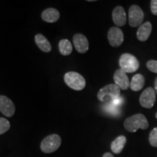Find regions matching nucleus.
<instances>
[{
    "instance_id": "obj_1",
    "label": "nucleus",
    "mask_w": 157,
    "mask_h": 157,
    "mask_svg": "<svg viewBox=\"0 0 157 157\" xmlns=\"http://www.w3.org/2000/svg\"><path fill=\"white\" fill-rule=\"evenodd\" d=\"M124 128L128 132H135L138 129H146L149 124L148 121L144 115L137 113L127 118L124 123Z\"/></svg>"
},
{
    "instance_id": "obj_2",
    "label": "nucleus",
    "mask_w": 157,
    "mask_h": 157,
    "mask_svg": "<svg viewBox=\"0 0 157 157\" xmlns=\"http://www.w3.org/2000/svg\"><path fill=\"white\" fill-rule=\"evenodd\" d=\"M121 89L117 84H110L101 88L98 93V99L101 102L109 100L110 102L114 101L120 97Z\"/></svg>"
},
{
    "instance_id": "obj_3",
    "label": "nucleus",
    "mask_w": 157,
    "mask_h": 157,
    "mask_svg": "<svg viewBox=\"0 0 157 157\" xmlns=\"http://www.w3.org/2000/svg\"><path fill=\"white\" fill-rule=\"evenodd\" d=\"M64 82L71 89L76 91L82 90L86 86L85 78L77 72L70 71L64 75Z\"/></svg>"
},
{
    "instance_id": "obj_4",
    "label": "nucleus",
    "mask_w": 157,
    "mask_h": 157,
    "mask_svg": "<svg viewBox=\"0 0 157 157\" xmlns=\"http://www.w3.org/2000/svg\"><path fill=\"white\" fill-rule=\"evenodd\" d=\"M119 66L125 73H133L137 71L140 67L138 60L132 55L124 53L121 55L119 58Z\"/></svg>"
},
{
    "instance_id": "obj_5",
    "label": "nucleus",
    "mask_w": 157,
    "mask_h": 157,
    "mask_svg": "<svg viewBox=\"0 0 157 157\" xmlns=\"http://www.w3.org/2000/svg\"><path fill=\"white\" fill-rule=\"evenodd\" d=\"M61 144V138L58 135L53 134L46 137L41 143V150L45 154H50L58 150Z\"/></svg>"
},
{
    "instance_id": "obj_6",
    "label": "nucleus",
    "mask_w": 157,
    "mask_h": 157,
    "mask_svg": "<svg viewBox=\"0 0 157 157\" xmlns=\"http://www.w3.org/2000/svg\"><path fill=\"white\" fill-rule=\"evenodd\" d=\"M129 24L131 27L141 25L144 18V13L142 9L137 5H132L129 10Z\"/></svg>"
},
{
    "instance_id": "obj_7",
    "label": "nucleus",
    "mask_w": 157,
    "mask_h": 157,
    "mask_svg": "<svg viewBox=\"0 0 157 157\" xmlns=\"http://www.w3.org/2000/svg\"><path fill=\"white\" fill-rule=\"evenodd\" d=\"M156 102V93L152 87H148L140 97V103L143 108L151 109Z\"/></svg>"
},
{
    "instance_id": "obj_8",
    "label": "nucleus",
    "mask_w": 157,
    "mask_h": 157,
    "mask_svg": "<svg viewBox=\"0 0 157 157\" xmlns=\"http://www.w3.org/2000/svg\"><path fill=\"white\" fill-rule=\"evenodd\" d=\"M108 39L109 44L113 48H117L124 42V34L122 31L118 27H112L108 32Z\"/></svg>"
},
{
    "instance_id": "obj_9",
    "label": "nucleus",
    "mask_w": 157,
    "mask_h": 157,
    "mask_svg": "<svg viewBox=\"0 0 157 157\" xmlns=\"http://www.w3.org/2000/svg\"><path fill=\"white\" fill-rule=\"evenodd\" d=\"M0 111L7 117H13L15 112L14 103L7 96L0 95Z\"/></svg>"
},
{
    "instance_id": "obj_10",
    "label": "nucleus",
    "mask_w": 157,
    "mask_h": 157,
    "mask_svg": "<svg viewBox=\"0 0 157 157\" xmlns=\"http://www.w3.org/2000/svg\"><path fill=\"white\" fill-rule=\"evenodd\" d=\"M74 45L79 53H85L89 50V42L84 35L76 34L73 37Z\"/></svg>"
},
{
    "instance_id": "obj_11",
    "label": "nucleus",
    "mask_w": 157,
    "mask_h": 157,
    "mask_svg": "<svg viewBox=\"0 0 157 157\" xmlns=\"http://www.w3.org/2000/svg\"><path fill=\"white\" fill-rule=\"evenodd\" d=\"M113 80H114L115 84H117L118 87L123 90L128 89L130 84L127 73H125L120 68L115 71L114 75H113Z\"/></svg>"
},
{
    "instance_id": "obj_12",
    "label": "nucleus",
    "mask_w": 157,
    "mask_h": 157,
    "mask_svg": "<svg viewBox=\"0 0 157 157\" xmlns=\"http://www.w3.org/2000/svg\"><path fill=\"white\" fill-rule=\"evenodd\" d=\"M113 23L117 26H124L127 22V15L124 9L121 6H117L113 9L112 13Z\"/></svg>"
},
{
    "instance_id": "obj_13",
    "label": "nucleus",
    "mask_w": 157,
    "mask_h": 157,
    "mask_svg": "<svg viewBox=\"0 0 157 157\" xmlns=\"http://www.w3.org/2000/svg\"><path fill=\"white\" fill-rule=\"evenodd\" d=\"M152 31V25L150 22H146L139 27L137 31V38L141 42H145L149 38Z\"/></svg>"
},
{
    "instance_id": "obj_14",
    "label": "nucleus",
    "mask_w": 157,
    "mask_h": 157,
    "mask_svg": "<svg viewBox=\"0 0 157 157\" xmlns=\"http://www.w3.org/2000/svg\"><path fill=\"white\" fill-rule=\"evenodd\" d=\"M42 18L45 22L55 23L60 18V13L55 8H48L42 12Z\"/></svg>"
},
{
    "instance_id": "obj_15",
    "label": "nucleus",
    "mask_w": 157,
    "mask_h": 157,
    "mask_svg": "<svg viewBox=\"0 0 157 157\" xmlns=\"http://www.w3.org/2000/svg\"><path fill=\"white\" fill-rule=\"evenodd\" d=\"M34 40L38 48L43 52H49L52 50V46L50 42L44 35L41 34H36L34 37Z\"/></svg>"
},
{
    "instance_id": "obj_16",
    "label": "nucleus",
    "mask_w": 157,
    "mask_h": 157,
    "mask_svg": "<svg viewBox=\"0 0 157 157\" xmlns=\"http://www.w3.org/2000/svg\"><path fill=\"white\" fill-rule=\"evenodd\" d=\"M127 143L126 137L124 135H120V136L117 137L113 141L111 145V151L114 153V154H119L122 151L124 147Z\"/></svg>"
},
{
    "instance_id": "obj_17",
    "label": "nucleus",
    "mask_w": 157,
    "mask_h": 157,
    "mask_svg": "<svg viewBox=\"0 0 157 157\" xmlns=\"http://www.w3.org/2000/svg\"><path fill=\"white\" fill-rule=\"evenodd\" d=\"M144 76L142 74H135V76H133L132 80H131L130 84H129V87H130L131 90H133V91L137 92L143 89V87H144Z\"/></svg>"
},
{
    "instance_id": "obj_18",
    "label": "nucleus",
    "mask_w": 157,
    "mask_h": 157,
    "mask_svg": "<svg viewBox=\"0 0 157 157\" xmlns=\"http://www.w3.org/2000/svg\"><path fill=\"white\" fill-rule=\"evenodd\" d=\"M58 47L60 52L64 56H69L72 52V50H73V47H72L71 43L70 42L69 40H68L66 39L60 40V42H59Z\"/></svg>"
},
{
    "instance_id": "obj_19",
    "label": "nucleus",
    "mask_w": 157,
    "mask_h": 157,
    "mask_svg": "<svg viewBox=\"0 0 157 157\" xmlns=\"http://www.w3.org/2000/svg\"><path fill=\"white\" fill-rule=\"evenodd\" d=\"M10 128V121L5 118L0 117V135H2L7 132Z\"/></svg>"
},
{
    "instance_id": "obj_20",
    "label": "nucleus",
    "mask_w": 157,
    "mask_h": 157,
    "mask_svg": "<svg viewBox=\"0 0 157 157\" xmlns=\"http://www.w3.org/2000/svg\"><path fill=\"white\" fill-rule=\"evenodd\" d=\"M104 108H105V110L107 112H109V113H111V114L112 115H117L119 112V106L115 105L114 104L111 103V102L109 103H107L106 105H105Z\"/></svg>"
},
{
    "instance_id": "obj_21",
    "label": "nucleus",
    "mask_w": 157,
    "mask_h": 157,
    "mask_svg": "<svg viewBox=\"0 0 157 157\" xmlns=\"http://www.w3.org/2000/svg\"><path fill=\"white\" fill-rule=\"evenodd\" d=\"M149 143L154 147H157V127L153 129L149 135Z\"/></svg>"
},
{
    "instance_id": "obj_22",
    "label": "nucleus",
    "mask_w": 157,
    "mask_h": 157,
    "mask_svg": "<svg viewBox=\"0 0 157 157\" xmlns=\"http://www.w3.org/2000/svg\"><path fill=\"white\" fill-rule=\"evenodd\" d=\"M146 66L148 69L150 70L153 73L157 74V60H149L147 62Z\"/></svg>"
},
{
    "instance_id": "obj_23",
    "label": "nucleus",
    "mask_w": 157,
    "mask_h": 157,
    "mask_svg": "<svg viewBox=\"0 0 157 157\" xmlns=\"http://www.w3.org/2000/svg\"><path fill=\"white\" fill-rule=\"evenodd\" d=\"M151 10L153 15H157V0L151 1Z\"/></svg>"
},
{
    "instance_id": "obj_24",
    "label": "nucleus",
    "mask_w": 157,
    "mask_h": 157,
    "mask_svg": "<svg viewBox=\"0 0 157 157\" xmlns=\"http://www.w3.org/2000/svg\"><path fill=\"white\" fill-rule=\"evenodd\" d=\"M103 157H114V156H113L111 153H105V154H104Z\"/></svg>"
},
{
    "instance_id": "obj_25",
    "label": "nucleus",
    "mask_w": 157,
    "mask_h": 157,
    "mask_svg": "<svg viewBox=\"0 0 157 157\" xmlns=\"http://www.w3.org/2000/svg\"><path fill=\"white\" fill-rule=\"evenodd\" d=\"M155 90H156L157 93V78H156V80H155Z\"/></svg>"
},
{
    "instance_id": "obj_26",
    "label": "nucleus",
    "mask_w": 157,
    "mask_h": 157,
    "mask_svg": "<svg viewBox=\"0 0 157 157\" xmlns=\"http://www.w3.org/2000/svg\"><path fill=\"white\" fill-rule=\"evenodd\" d=\"M156 118L157 119V112H156Z\"/></svg>"
}]
</instances>
